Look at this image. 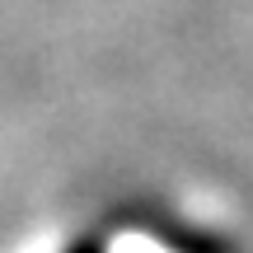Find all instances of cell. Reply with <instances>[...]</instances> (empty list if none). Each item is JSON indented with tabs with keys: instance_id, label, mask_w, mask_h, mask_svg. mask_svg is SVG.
I'll return each instance as SVG.
<instances>
[{
	"instance_id": "obj_1",
	"label": "cell",
	"mask_w": 253,
	"mask_h": 253,
	"mask_svg": "<svg viewBox=\"0 0 253 253\" xmlns=\"http://www.w3.org/2000/svg\"><path fill=\"white\" fill-rule=\"evenodd\" d=\"M80 253H94V249H80Z\"/></svg>"
}]
</instances>
